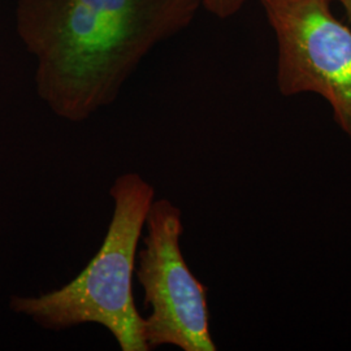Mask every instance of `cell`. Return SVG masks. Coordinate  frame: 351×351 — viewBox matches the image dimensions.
Returning a JSON list of instances; mask_svg holds the SVG:
<instances>
[{"label":"cell","instance_id":"1","mask_svg":"<svg viewBox=\"0 0 351 351\" xmlns=\"http://www.w3.org/2000/svg\"><path fill=\"white\" fill-rule=\"evenodd\" d=\"M201 0H19L38 97L71 123L112 104L143 58L193 21Z\"/></svg>","mask_w":351,"mask_h":351},{"label":"cell","instance_id":"2","mask_svg":"<svg viewBox=\"0 0 351 351\" xmlns=\"http://www.w3.org/2000/svg\"><path fill=\"white\" fill-rule=\"evenodd\" d=\"M112 220L99 251L85 269L60 289L37 297L13 295V313L49 330L82 324L104 326L123 351H149L145 320L133 295L138 243L155 189L142 176H119L110 190Z\"/></svg>","mask_w":351,"mask_h":351},{"label":"cell","instance_id":"3","mask_svg":"<svg viewBox=\"0 0 351 351\" xmlns=\"http://www.w3.org/2000/svg\"><path fill=\"white\" fill-rule=\"evenodd\" d=\"M145 226L134 275L143 289V304L150 308L143 317L147 349L171 345L184 351L216 350L207 288L193 275L180 247L181 210L165 198L154 199Z\"/></svg>","mask_w":351,"mask_h":351},{"label":"cell","instance_id":"4","mask_svg":"<svg viewBox=\"0 0 351 351\" xmlns=\"http://www.w3.org/2000/svg\"><path fill=\"white\" fill-rule=\"evenodd\" d=\"M332 0H261L277 43V88L285 97L314 93L332 107L351 139V29Z\"/></svg>","mask_w":351,"mask_h":351},{"label":"cell","instance_id":"5","mask_svg":"<svg viewBox=\"0 0 351 351\" xmlns=\"http://www.w3.org/2000/svg\"><path fill=\"white\" fill-rule=\"evenodd\" d=\"M207 11L220 17L226 19L241 11L247 0H201Z\"/></svg>","mask_w":351,"mask_h":351},{"label":"cell","instance_id":"6","mask_svg":"<svg viewBox=\"0 0 351 351\" xmlns=\"http://www.w3.org/2000/svg\"><path fill=\"white\" fill-rule=\"evenodd\" d=\"M332 1H337L339 4L342 5L343 11L346 13V17L351 24V0H332Z\"/></svg>","mask_w":351,"mask_h":351}]
</instances>
